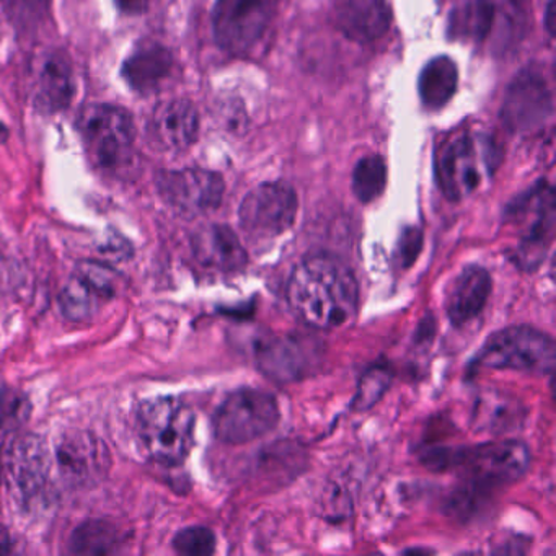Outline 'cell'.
<instances>
[{"instance_id": "1", "label": "cell", "mask_w": 556, "mask_h": 556, "mask_svg": "<svg viewBox=\"0 0 556 556\" xmlns=\"http://www.w3.org/2000/svg\"><path fill=\"white\" fill-rule=\"evenodd\" d=\"M286 294L292 312L315 330L344 327L359 307V286L353 271L337 256L325 253L295 266Z\"/></svg>"}, {"instance_id": "2", "label": "cell", "mask_w": 556, "mask_h": 556, "mask_svg": "<svg viewBox=\"0 0 556 556\" xmlns=\"http://www.w3.org/2000/svg\"><path fill=\"white\" fill-rule=\"evenodd\" d=\"M136 434L151 460L180 465L193 447V409L174 396L148 400L136 413Z\"/></svg>"}, {"instance_id": "3", "label": "cell", "mask_w": 556, "mask_h": 556, "mask_svg": "<svg viewBox=\"0 0 556 556\" xmlns=\"http://www.w3.org/2000/svg\"><path fill=\"white\" fill-rule=\"evenodd\" d=\"M434 470L460 468L478 486H506L522 478L530 467V451L520 441H494L477 447L438 448L425 455Z\"/></svg>"}, {"instance_id": "4", "label": "cell", "mask_w": 556, "mask_h": 556, "mask_svg": "<svg viewBox=\"0 0 556 556\" xmlns=\"http://www.w3.org/2000/svg\"><path fill=\"white\" fill-rule=\"evenodd\" d=\"M555 343L548 334L527 325L507 327L491 334L477 359V367L526 374H553Z\"/></svg>"}, {"instance_id": "5", "label": "cell", "mask_w": 556, "mask_h": 556, "mask_svg": "<svg viewBox=\"0 0 556 556\" xmlns=\"http://www.w3.org/2000/svg\"><path fill=\"white\" fill-rule=\"evenodd\" d=\"M79 131L87 154L103 172L125 170L135 154V126L125 109L90 105L79 115Z\"/></svg>"}, {"instance_id": "6", "label": "cell", "mask_w": 556, "mask_h": 556, "mask_svg": "<svg viewBox=\"0 0 556 556\" xmlns=\"http://www.w3.org/2000/svg\"><path fill=\"white\" fill-rule=\"evenodd\" d=\"M281 0H216L213 30L217 45L233 56H249L268 37Z\"/></svg>"}, {"instance_id": "7", "label": "cell", "mask_w": 556, "mask_h": 556, "mask_svg": "<svg viewBox=\"0 0 556 556\" xmlns=\"http://www.w3.org/2000/svg\"><path fill=\"white\" fill-rule=\"evenodd\" d=\"M281 419L275 395L265 390L239 389L214 415V434L226 444L242 445L269 434Z\"/></svg>"}, {"instance_id": "8", "label": "cell", "mask_w": 556, "mask_h": 556, "mask_svg": "<svg viewBox=\"0 0 556 556\" xmlns=\"http://www.w3.org/2000/svg\"><path fill=\"white\" fill-rule=\"evenodd\" d=\"M490 141L462 135L442 148L435 159V178L445 198L464 200L480 187L483 174L491 175L496 154Z\"/></svg>"}, {"instance_id": "9", "label": "cell", "mask_w": 556, "mask_h": 556, "mask_svg": "<svg viewBox=\"0 0 556 556\" xmlns=\"http://www.w3.org/2000/svg\"><path fill=\"white\" fill-rule=\"evenodd\" d=\"M298 214V197L285 181L253 188L240 204L239 223L253 240H271L291 229Z\"/></svg>"}, {"instance_id": "10", "label": "cell", "mask_w": 556, "mask_h": 556, "mask_svg": "<svg viewBox=\"0 0 556 556\" xmlns=\"http://www.w3.org/2000/svg\"><path fill=\"white\" fill-rule=\"evenodd\" d=\"M324 359V343L308 334H286L260 344L258 369L276 383H292L317 372Z\"/></svg>"}, {"instance_id": "11", "label": "cell", "mask_w": 556, "mask_h": 556, "mask_svg": "<svg viewBox=\"0 0 556 556\" xmlns=\"http://www.w3.org/2000/svg\"><path fill=\"white\" fill-rule=\"evenodd\" d=\"M509 216L523 223L517 263L535 268L545 258L546 247L555 227V193L548 185H539L510 206Z\"/></svg>"}, {"instance_id": "12", "label": "cell", "mask_w": 556, "mask_h": 556, "mask_svg": "<svg viewBox=\"0 0 556 556\" xmlns=\"http://www.w3.org/2000/svg\"><path fill=\"white\" fill-rule=\"evenodd\" d=\"M157 190L162 200L178 213L187 216L211 213L223 203V177L203 168L162 172L157 177Z\"/></svg>"}, {"instance_id": "13", "label": "cell", "mask_w": 556, "mask_h": 556, "mask_svg": "<svg viewBox=\"0 0 556 556\" xmlns=\"http://www.w3.org/2000/svg\"><path fill=\"white\" fill-rule=\"evenodd\" d=\"M553 113V97L540 74L527 70L514 79L504 99L501 119L509 131L542 128Z\"/></svg>"}, {"instance_id": "14", "label": "cell", "mask_w": 556, "mask_h": 556, "mask_svg": "<svg viewBox=\"0 0 556 556\" xmlns=\"http://www.w3.org/2000/svg\"><path fill=\"white\" fill-rule=\"evenodd\" d=\"M31 99L43 113H56L70 106L76 96L73 64L63 51L38 54L31 63Z\"/></svg>"}, {"instance_id": "15", "label": "cell", "mask_w": 556, "mask_h": 556, "mask_svg": "<svg viewBox=\"0 0 556 556\" xmlns=\"http://www.w3.org/2000/svg\"><path fill=\"white\" fill-rule=\"evenodd\" d=\"M149 142L159 151L184 152L194 144L200 132L197 106L185 99L159 103L148 122Z\"/></svg>"}, {"instance_id": "16", "label": "cell", "mask_w": 556, "mask_h": 556, "mask_svg": "<svg viewBox=\"0 0 556 556\" xmlns=\"http://www.w3.org/2000/svg\"><path fill=\"white\" fill-rule=\"evenodd\" d=\"M115 292V275L109 268L97 263L83 265L61 292V311L70 320H89Z\"/></svg>"}, {"instance_id": "17", "label": "cell", "mask_w": 556, "mask_h": 556, "mask_svg": "<svg viewBox=\"0 0 556 556\" xmlns=\"http://www.w3.org/2000/svg\"><path fill=\"white\" fill-rule=\"evenodd\" d=\"M334 27L356 43H372L389 31L392 5L389 0H331Z\"/></svg>"}, {"instance_id": "18", "label": "cell", "mask_w": 556, "mask_h": 556, "mask_svg": "<svg viewBox=\"0 0 556 556\" xmlns=\"http://www.w3.org/2000/svg\"><path fill=\"white\" fill-rule=\"evenodd\" d=\"M193 252L201 265L217 271H240L249 263V255L239 237L223 224L198 230L193 237Z\"/></svg>"}, {"instance_id": "19", "label": "cell", "mask_w": 556, "mask_h": 556, "mask_svg": "<svg viewBox=\"0 0 556 556\" xmlns=\"http://www.w3.org/2000/svg\"><path fill=\"white\" fill-rule=\"evenodd\" d=\"M109 451L99 439L84 432L66 434L58 445V462L64 477L76 483L99 477L106 467Z\"/></svg>"}, {"instance_id": "20", "label": "cell", "mask_w": 556, "mask_h": 556, "mask_svg": "<svg viewBox=\"0 0 556 556\" xmlns=\"http://www.w3.org/2000/svg\"><path fill=\"white\" fill-rule=\"evenodd\" d=\"M174 71V56L157 43H144L123 64L122 76L139 93L157 90Z\"/></svg>"}, {"instance_id": "21", "label": "cell", "mask_w": 556, "mask_h": 556, "mask_svg": "<svg viewBox=\"0 0 556 556\" xmlns=\"http://www.w3.org/2000/svg\"><path fill=\"white\" fill-rule=\"evenodd\" d=\"M490 294V273L481 266H468L452 285L447 298L448 320L457 327L473 320L483 311Z\"/></svg>"}, {"instance_id": "22", "label": "cell", "mask_w": 556, "mask_h": 556, "mask_svg": "<svg viewBox=\"0 0 556 556\" xmlns=\"http://www.w3.org/2000/svg\"><path fill=\"white\" fill-rule=\"evenodd\" d=\"M11 475L15 486L28 496L38 493L47 484L50 457L38 439L27 438L14 445L11 457Z\"/></svg>"}, {"instance_id": "23", "label": "cell", "mask_w": 556, "mask_h": 556, "mask_svg": "<svg viewBox=\"0 0 556 556\" xmlns=\"http://www.w3.org/2000/svg\"><path fill=\"white\" fill-rule=\"evenodd\" d=\"M496 8L491 0H465L451 12L447 35L451 40L480 43L493 28Z\"/></svg>"}, {"instance_id": "24", "label": "cell", "mask_w": 556, "mask_h": 556, "mask_svg": "<svg viewBox=\"0 0 556 556\" xmlns=\"http://www.w3.org/2000/svg\"><path fill=\"white\" fill-rule=\"evenodd\" d=\"M457 86V64L447 56L434 58L422 67L421 74H419V99L426 109H442L455 96Z\"/></svg>"}, {"instance_id": "25", "label": "cell", "mask_w": 556, "mask_h": 556, "mask_svg": "<svg viewBox=\"0 0 556 556\" xmlns=\"http://www.w3.org/2000/svg\"><path fill=\"white\" fill-rule=\"evenodd\" d=\"M387 187V165L380 155H367L357 162L353 172V191L361 203L382 197Z\"/></svg>"}, {"instance_id": "26", "label": "cell", "mask_w": 556, "mask_h": 556, "mask_svg": "<svg viewBox=\"0 0 556 556\" xmlns=\"http://www.w3.org/2000/svg\"><path fill=\"white\" fill-rule=\"evenodd\" d=\"M118 530L112 523L93 520V522L84 523L74 532L71 539V552L86 553V555L110 553L118 545Z\"/></svg>"}, {"instance_id": "27", "label": "cell", "mask_w": 556, "mask_h": 556, "mask_svg": "<svg viewBox=\"0 0 556 556\" xmlns=\"http://www.w3.org/2000/svg\"><path fill=\"white\" fill-rule=\"evenodd\" d=\"M517 405L503 396L488 395L477 403L475 422L481 431H506L517 421Z\"/></svg>"}, {"instance_id": "28", "label": "cell", "mask_w": 556, "mask_h": 556, "mask_svg": "<svg viewBox=\"0 0 556 556\" xmlns=\"http://www.w3.org/2000/svg\"><path fill=\"white\" fill-rule=\"evenodd\" d=\"M174 548L181 555H213L214 549H216V535L207 527H187L175 535Z\"/></svg>"}, {"instance_id": "29", "label": "cell", "mask_w": 556, "mask_h": 556, "mask_svg": "<svg viewBox=\"0 0 556 556\" xmlns=\"http://www.w3.org/2000/svg\"><path fill=\"white\" fill-rule=\"evenodd\" d=\"M390 383V372L387 367L376 366L366 372L359 383L356 399H354V408L369 409L377 400L386 392Z\"/></svg>"}, {"instance_id": "30", "label": "cell", "mask_w": 556, "mask_h": 556, "mask_svg": "<svg viewBox=\"0 0 556 556\" xmlns=\"http://www.w3.org/2000/svg\"><path fill=\"white\" fill-rule=\"evenodd\" d=\"M4 4L15 24L30 25L48 14L50 0H4Z\"/></svg>"}, {"instance_id": "31", "label": "cell", "mask_w": 556, "mask_h": 556, "mask_svg": "<svg viewBox=\"0 0 556 556\" xmlns=\"http://www.w3.org/2000/svg\"><path fill=\"white\" fill-rule=\"evenodd\" d=\"M422 232L415 227H409L400 237V262L403 266L415 263L416 256L421 252Z\"/></svg>"}, {"instance_id": "32", "label": "cell", "mask_w": 556, "mask_h": 556, "mask_svg": "<svg viewBox=\"0 0 556 556\" xmlns=\"http://www.w3.org/2000/svg\"><path fill=\"white\" fill-rule=\"evenodd\" d=\"M27 415V402L24 399H18L15 392H2L0 395V421H18Z\"/></svg>"}, {"instance_id": "33", "label": "cell", "mask_w": 556, "mask_h": 556, "mask_svg": "<svg viewBox=\"0 0 556 556\" xmlns=\"http://www.w3.org/2000/svg\"><path fill=\"white\" fill-rule=\"evenodd\" d=\"M116 2L123 12H131V14H138L148 8V0H116Z\"/></svg>"}, {"instance_id": "34", "label": "cell", "mask_w": 556, "mask_h": 556, "mask_svg": "<svg viewBox=\"0 0 556 556\" xmlns=\"http://www.w3.org/2000/svg\"><path fill=\"white\" fill-rule=\"evenodd\" d=\"M555 0H548V4H546L545 25L549 35L555 34Z\"/></svg>"}, {"instance_id": "35", "label": "cell", "mask_w": 556, "mask_h": 556, "mask_svg": "<svg viewBox=\"0 0 556 556\" xmlns=\"http://www.w3.org/2000/svg\"><path fill=\"white\" fill-rule=\"evenodd\" d=\"M9 549V536L5 532L4 527L0 523V553H5Z\"/></svg>"}, {"instance_id": "36", "label": "cell", "mask_w": 556, "mask_h": 556, "mask_svg": "<svg viewBox=\"0 0 556 556\" xmlns=\"http://www.w3.org/2000/svg\"><path fill=\"white\" fill-rule=\"evenodd\" d=\"M8 138V129L4 128V125H0V141H4Z\"/></svg>"}]
</instances>
